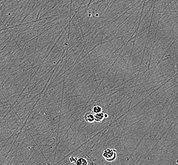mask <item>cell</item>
<instances>
[{
  "label": "cell",
  "instance_id": "obj_1",
  "mask_svg": "<svg viewBox=\"0 0 178 165\" xmlns=\"http://www.w3.org/2000/svg\"><path fill=\"white\" fill-rule=\"evenodd\" d=\"M103 156L107 161H114L116 158V150L110 148L106 149L103 150Z\"/></svg>",
  "mask_w": 178,
  "mask_h": 165
},
{
  "label": "cell",
  "instance_id": "obj_2",
  "mask_svg": "<svg viewBox=\"0 0 178 165\" xmlns=\"http://www.w3.org/2000/svg\"><path fill=\"white\" fill-rule=\"evenodd\" d=\"M84 119L89 123H92L95 121V116L91 112H87L85 114Z\"/></svg>",
  "mask_w": 178,
  "mask_h": 165
},
{
  "label": "cell",
  "instance_id": "obj_3",
  "mask_svg": "<svg viewBox=\"0 0 178 165\" xmlns=\"http://www.w3.org/2000/svg\"><path fill=\"white\" fill-rule=\"evenodd\" d=\"M104 115L105 114L102 112L95 114V115H94L95 116V121H96L97 122L101 121L104 118Z\"/></svg>",
  "mask_w": 178,
  "mask_h": 165
},
{
  "label": "cell",
  "instance_id": "obj_4",
  "mask_svg": "<svg viewBox=\"0 0 178 165\" xmlns=\"http://www.w3.org/2000/svg\"><path fill=\"white\" fill-rule=\"evenodd\" d=\"M76 165H87L88 162L86 159L83 158V157H80V158L77 159L76 161Z\"/></svg>",
  "mask_w": 178,
  "mask_h": 165
},
{
  "label": "cell",
  "instance_id": "obj_5",
  "mask_svg": "<svg viewBox=\"0 0 178 165\" xmlns=\"http://www.w3.org/2000/svg\"><path fill=\"white\" fill-rule=\"evenodd\" d=\"M92 111H93V112L95 114L101 112H102V107L99 105H95L93 109H92Z\"/></svg>",
  "mask_w": 178,
  "mask_h": 165
}]
</instances>
